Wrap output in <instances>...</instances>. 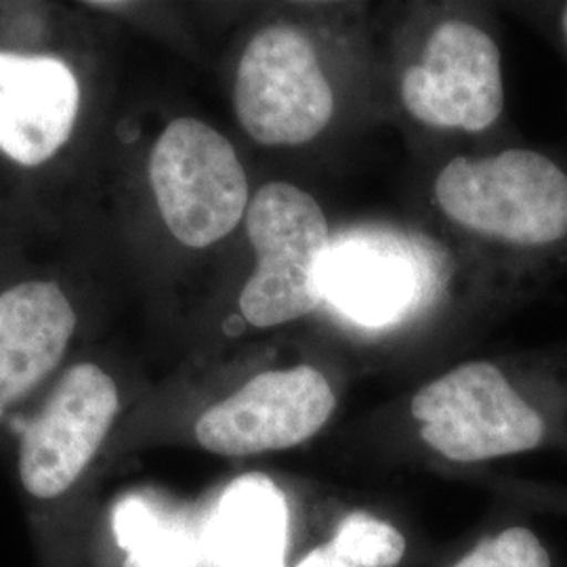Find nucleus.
Instances as JSON below:
<instances>
[{"mask_svg":"<svg viewBox=\"0 0 567 567\" xmlns=\"http://www.w3.org/2000/svg\"><path fill=\"white\" fill-rule=\"evenodd\" d=\"M404 414L419 447L447 465L567 450V365L465 362L419 386Z\"/></svg>","mask_w":567,"mask_h":567,"instance_id":"obj_1","label":"nucleus"},{"mask_svg":"<svg viewBox=\"0 0 567 567\" xmlns=\"http://www.w3.org/2000/svg\"><path fill=\"white\" fill-rule=\"evenodd\" d=\"M435 200L450 221L527 259L567 248V166L534 147L458 156L440 171Z\"/></svg>","mask_w":567,"mask_h":567,"instance_id":"obj_2","label":"nucleus"},{"mask_svg":"<svg viewBox=\"0 0 567 567\" xmlns=\"http://www.w3.org/2000/svg\"><path fill=\"white\" fill-rule=\"evenodd\" d=\"M246 234L257 267L240 292L244 320L274 328L316 311L332 250L320 203L295 183H265L248 204Z\"/></svg>","mask_w":567,"mask_h":567,"instance_id":"obj_3","label":"nucleus"},{"mask_svg":"<svg viewBox=\"0 0 567 567\" xmlns=\"http://www.w3.org/2000/svg\"><path fill=\"white\" fill-rule=\"evenodd\" d=\"M150 183L164 225L189 248L221 243L250 204L236 147L198 118H177L164 128L150 156Z\"/></svg>","mask_w":567,"mask_h":567,"instance_id":"obj_4","label":"nucleus"},{"mask_svg":"<svg viewBox=\"0 0 567 567\" xmlns=\"http://www.w3.org/2000/svg\"><path fill=\"white\" fill-rule=\"evenodd\" d=\"M334 91L313 41L292 23L261 28L244 49L234 110L246 135L269 147H297L322 135Z\"/></svg>","mask_w":567,"mask_h":567,"instance_id":"obj_5","label":"nucleus"},{"mask_svg":"<svg viewBox=\"0 0 567 567\" xmlns=\"http://www.w3.org/2000/svg\"><path fill=\"white\" fill-rule=\"evenodd\" d=\"M337 408L339 389L322 368H269L208 405L194 423V437L217 456L284 452L313 440Z\"/></svg>","mask_w":567,"mask_h":567,"instance_id":"obj_6","label":"nucleus"},{"mask_svg":"<svg viewBox=\"0 0 567 567\" xmlns=\"http://www.w3.org/2000/svg\"><path fill=\"white\" fill-rule=\"evenodd\" d=\"M400 97L421 124L484 133L501 121L507 102L498 42L471 21L437 23L421 58L405 68Z\"/></svg>","mask_w":567,"mask_h":567,"instance_id":"obj_7","label":"nucleus"},{"mask_svg":"<svg viewBox=\"0 0 567 567\" xmlns=\"http://www.w3.org/2000/svg\"><path fill=\"white\" fill-rule=\"evenodd\" d=\"M118 408V389L100 365H72L23 431V487L37 498H58L74 486L102 446Z\"/></svg>","mask_w":567,"mask_h":567,"instance_id":"obj_8","label":"nucleus"},{"mask_svg":"<svg viewBox=\"0 0 567 567\" xmlns=\"http://www.w3.org/2000/svg\"><path fill=\"white\" fill-rule=\"evenodd\" d=\"M81 89L55 58L0 53V152L23 166H39L70 140Z\"/></svg>","mask_w":567,"mask_h":567,"instance_id":"obj_9","label":"nucleus"},{"mask_svg":"<svg viewBox=\"0 0 567 567\" xmlns=\"http://www.w3.org/2000/svg\"><path fill=\"white\" fill-rule=\"evenodd\" d=\"M74 328L76 311L58 284L34 280L0 295V408L58 368Z\"/></svg>","mask_w":567,"mask_h":567,"instance_id":"obj_10","label":"nucleus"},{"mask_svg":"<svg viewBox=\"0 0 567 567\" xmlns=\"http://www.w3.org/2000/svg\"><path fill=\"white\" fill-rule=\"evenodd\" d=\"M292 511L265 475L225 487L204 524V547L215 567H290Z\"/></svg>","mask_w":567,"mask_h":567,"instance_id":"obj_11","label":"nucleus"},{"mask_svg":"<svg viewBox=\"0 0 567 567\" xmlns=\"http://www.w3.org/2000/svg\"><path fill=\"white\" fill-rule=\"evenodd\" d=\"M412 267L386 244L349 243L330 250L324 297L362 322H386L412 295Z\"/></svg>","mask_w":567,"mask_h":567,"instance_id":"obj_12","label":"nucleus"},{"mask_svg":"<svg viewBox=\"0 0 567 567\" xmlns=\"http://www.w3.org/2000/svg\"><path fill=\"white\" fill-rule=\"evenodd\" d=\"M412 543L389 513L351 507L292 557L290 567H410Z\"/></svg>","mask_w":567,"mask_h":567,"instance_id":"obj_13","label":"nucleus"},{"mask_svg":"<svg viewBox=\"0 0 567 567\" xmlns=\"http://www.w3.org/2000/svg\"><path fill=\"white\" fill-rule=\"evenodd\" d=\"M114 529L131 567H198L206 555L204 529L198 532L183 513L142 498L122 503L114 513Z\"/></svg>","mask_w":567,"mask_h":567,"instance_id":"obj_14","label":"nucleus"},{"mask_svg":"<svg viewBox=\"0 0 567 567\" xmlns=\"http://www.w3.org/2000/svg\"><path fill=\"white\" fill-rule=\"evenodd\" d=\"M503 505V503H501ZM421 567H561L559 555L534 524V515L503 505L465 547Z\"/></svg>","mask_w":567,"mask_h":567,"instance_id":"obj_15","label":"nucleus"},{"mask_svg":"<svg viewBox=\"0 0 567 567\" xmlns=\"http://www.w3.org/2000/svg\"><path fill=\"white\" fill-rule=\"evenodd\" d=\"M489 489L498 503L522 508L529 515L567 519V486L532 480H492Z\"/></svg>","mask_w":567,"mask_h":567,"instance_id":"obj_16","label":"nucleus"},{"mask_svg":"<svg viewBox=\"0 0 567 567\" xmlns=\"http://www.w3.org/2000/svg\"><path fill=\"white\" fill-rule=\"evenodd\" d=\"M555 28H557V37L567 51V2L559 4L557 13H555Z\"/></svg>","mask_w":567,"mask_h":567,"instance_id":"obj_17","label":"nucleus"}]
</instances>
